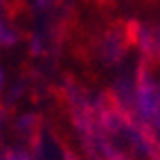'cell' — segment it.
<instances>
[{"instance_id":"cell-1","label":"cell","mask_w":160,"mask_h":160,"mask_svg":"<svg viewBox=\"0 0 160 160\" xmlns=\"http://www.w3.org/2000/svg\"><path fill=\"white\" fill-rule=\"evenodd\" d=\"M0 81H2V77H0Z\"/></svg>"}]
</instances>
